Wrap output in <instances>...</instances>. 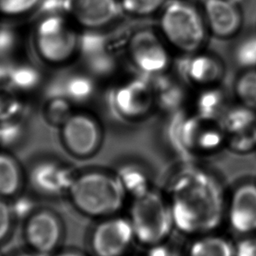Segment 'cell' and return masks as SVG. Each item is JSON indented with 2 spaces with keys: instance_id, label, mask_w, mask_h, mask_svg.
I'll return each instance as SVG.
<instances>
[{
  "instance_id": "2",
  "label": "cell",
  "mask_w": 256,
  "mask_h": 256,
  "mask_svg": "<svg viewBox=\"0 0 256 256\" xmlns=\"http://www.w3.org/2000/svg\"><path fill=\"white\" fill-rule=\"evenodd\" d=\"M68 192L76 207L92 217L117 212L126 196V188L120 178L98 172L74 179Z\"/></svg>"
},
{
  "instance_id": "11",
  "label": "cell",
  "mask_w": 256,
  "mask_h": 256,
  "mask_svg": "<svg viewBox=\"0 0 256 256\" xmlns=\"http://www.w3.org/2000/svg\"><path fill=\"white\" fill-rule=\"evenodd\" d=\"M60 226L53 214L40 212L29 220L26 238L32 248L40 254H46L56 248L60 238Z\"/></svg>"
},
{
  "instance_id": "7",
  "label": "cell",
  "mask_w": 256,
  "mask_h": 256,
  "mask_svg": "<svg viewBox=\"0 0 256 256\" xmlns=\"http://www.w3.org/2000/svg\"><path fill=\"white\" fill-rule=\"evenodd\" d=\"M117 0H66L72 20L87 28H98L114 22L120 11Z\"/></svg>"
},
{
  "instance_id": "1",
  "label": "cell",
  "mask_w": 256,
  "mask_h": 256,
  "mask_svg": "<svg viewBox=\"0 0 256 256\" xmlns=\"http://www.w3.org/2000/svg\"><path fill=\"white\" fill-rule=\"evenodd\" d=\"M171 212L174 224L187 234L212 231L220 224L223 194L218 182L203 171L180 174L172 186Z\"/></svg>"
},
{
  "instance_id": "5",
  "label": "cell",
  "mask_w": 256,
  "mask_h": 256,
  "mask_svg": "<svg viewBox=\"0 0 256 256\" xmlns=\"http://www.w3.org/2000/svg\"><path fill=\"white\" fill-rule=\"evenodd\" d=\"M40 54L52 64H62L72 58L78 46V36L72 24L62 17H50L40 23L36 32Z\"/></svg>"
},
{
  "instance_id": "8",
  "label": "cell",
  "mask_w": 256,
  "mask_h": 256,
  "mask_svg": "<svg viewBox=\"0 0 256 256\" xmlns=\"http://www.w3.org/2000/svg\"><path fill=\"white\" fill-rule=\"evenodd\" d=\"M130 54L136 68L148 75L167 68L168 56L162 44L152 32H138L130 43Z\"/></svg>"
},
{
  "instance_id": "3",
  "label": "cell",
  "mask_w": 256,
  "mask_h": 256,
  "mask_svg": "<svg viewBox=\"0 0 256 256\" xmlns=\"http://www.w3.org/2000/svg\"><path fill=\"white\" fill-rule=\"evenodd\" d=\"M129 220L136 237L144 245L159 244L174 226L170 206L154 190H144L134 200Z\"/></svg>"
},
{
  "instance_id": "19",
  "label": "cell",
  "mask_w": 256,
  "mask_h": 256,
  "mask_svg": "<svg viewBox=\"0 0 256 256\" xmlns=\"http://www.w3.org/2000/svg\"><path fill=\"white\" fill-rule=\"evenodd\" d=\"M236 94L243 106L256 110V70H250L238 78Z\"/></svg>"
},
{
  "instance_id": "10",
  "label": "cell",
  "mask_w": 256,
  "mask_h": 256,
  "mask_svg": "<svg viewBox=\"0 0 256 256\" xmlns=\"http://www.w3.org/2000/svg\"><path fill=\"white\" fill-rule=\"evenodd\" d=\"M232 228L238 234L256 232V185L246 184L236 188L228 214Z\"/></svg>"
},
{
  "instance_id": "16",
  "label": "cell",
  "mask_w": 256,
  "mask_h": 256,
  "mask_svg": "<svg viewBox=\"0 0 256 256\" xmlns=\"http://www.w3.org/2000/svg\"><path fill=\"white\" fill-rule=\"evenodd\" d=\"M188 256H235V246L220 236H204L192 243Z\"/></svg>"
},
{
  "instance_id": "6",
  "label": "cell",
  "mask_w": 256,
  "mask_h": 256,
  "mask_svg": "<svg viewBox=\"0 0 256 256\" xmlns=\"http://www.w3.org/2000/svg\"><path fill=\"white\" fill-rule=\"evenodd\" d=\"M134 238L129 218H112L96 226L93 232L92 244L98 256H121Z\"/></svg>"
},
{
  "instance_id": "23",
  "label": "cell",
  "mask_w": 256,
  "mask_h": 256,
  "mask_svg": "<svg viewBox=\"0 0 256 256\" xmlns=\"http://www.w3.org/2000/svg\"><path fill=\"white\" fill-rule=\"evenodd\" d=\"M39 0H0V12L6 15H20L28 12Z\"/></svg>"
},
{
  "instance_id": "27",
  "label": "cell",
  "mask_w": 256,
  "mask_h": 256,
  "mask_svg": "<svg viewBox=\"0 0 256 256\" xmlns=\"http://www.w3.org/2000/svg\"><path fill=\"white\" fill-rule=\"evenodd\" d=\"M57 256H82L76 252H64Z\"/></svg>"
},
{
  "instance_id": "21",
  "label": "cell",
  "mask_w": 256,
  "mask_h": 256,
  "mask_svg": "<svg viewBox=\"0 0 256 256\" xmlns=\"http://www.w3.org/2000/svg\"><path fill=\"white\" fill-rule=\"evenodd\" d=\"M236 60L240 66L248 70L256 67V36H250L240 43L236 52Z\"/></svg>"
},
{
  "instance_id": "12",
  "label": "cell",
  "mask_w": 256,
  "mask_h": 256,
  "mask_svg": "<svg viewBox=\"0 0 256 256\" xmlns=\"http://www.w3.org/2000/svg\"><path fill=\"white\" fill-rule=\"evenodd\" d=\"M204 10L206 25L215 36L230 37L240 28V14L229 0H206Z\"/></svg>"
},
{
  "instance_id": "28",
  "label": "cell",
  "mask_w": 256,
  "mask_h": 256,
  "mask_svg": "<svg viewBox=\"0 0 256 256\" xmlns=\"http://www.w3.org/2000/svg\"><path fill=\"white\" fill-rule=\"evenodd\" d=\"M43 256L42 254H22V256Z\"/></svg>"
},
{
  "instance_id": "25",
  "label": "cell",
  "mask_w": 256,
  "mask_h": 256,
  "mask_svg": "<svg viewBox=\"0 0 256 256\" xmlns=\"http://www.w3.org/2000/svg\"><path fill=\"white\" fill-rule=\"evenodd\" d=\"M235 256H256V237L243 238L235 246Z\"/></svg>"
},
{
  "instance_id": "18",
  "label": "cell",
  "mask_w": 256,
  "mask_h": 256,
  "mask_svg": "<svg viewBox=\"0 0 256 256\" xmlns=\"http://www.w3.org/2000/svg\"><path fill=\"white\" fill-rule=\"evenodd\" d=\"M254 110L248 107L238 106L229 110L224 117V126L230 132L240 134L252 126L254 121Z\"/></svg>"
},
{
  "instance_id": "17",
  "label": "cell",
  "mask_w": 256,
  "mask_h": 256,
  "mask_svg": "<svg viewBox=\"0 0 256 256\" xmlns=\"http://www.w3.org/2000/svg\"><path fill=\"white\" fill-rule=\"evenodd\" d=\"M20 173L15 160L0 154V196H9L18 192Z\"/></svg>"
},
{
  "instance_id": "24",
  "label": "cell",
  "mask_w": 256,
  "mask_h": 256,
  "mask_svg": "<svg viewBox=\"0 0 256 256\" xmlns=\"http://www.w3.org/2000/svg\"><path fill=\"white\" fill-rule=\"evenodd\" d=\"M12 215L11 208L0 198V242H2L11 230Z\"/></svg>"
},
{
  "instance_id": "9",
  "label": "cell",
  "mask_w": 256,
  "mask_h": 256,
  "mask_svg": "<svg viewBox=\"0 0 256 256\" xmlns=\"http://www.w3.org/2000/svg\"><path fill=\"white\" fill-rule=\"evenodd\" d=\"M62 136L68 150L80 156L92 154L100 140V129L96 122L82 114L74 115L66 120Z\"/></svg>"
},
{
  "instance_id": "15",
  "label": "cell",
  "mask_w": 256,
  "mask_h": 256,
  "mask_svg": "<svg viewBox=\"0 0 256 256\" xmlns=\"http://www.w3.org/2000/svg\"><path fill=\"white\" fill-rule=\"evenodd\" d=\"M182 70L186 78L194 84H212L220 78V64L206 54L193 56L184 60Z\"/></svg>"
},
{
  "instance_id": "26",
  "label": "cell",
  "mask_w": 256,
  "mask_h": 256,
  "mask_svg": "<svg viewBox=\"0 0 256 256\" xmlns=\"http://www.w3.org/2000/svg\"><path fill=\"white\" fill-rule=\"evenodd\" d=\"M162 101L165 106L174 107L180 104L182 100L181 92L176 88L164 90L162 94Z\"/></svg>"
},
{
  "instance_id": "13",
  "label": "cell",
  "mask_w": 256,
  "mask_h": 256,
  "mask_svg": "<svg viewBox=\"0 0 256 256\" xmlns=\"http://www.w3.org/2000/svg\"><path fill=\"white\" fill-rule=\"evenodd\" d=\"M74 179L66 168L52 162L37 165L31 173L32 186L46 195H58L72 187Z\"/></svg>"
},
{
  "instance_id": "22",
  "label": "cell",
  "mask_w": 256,
  "mask_h": 256,
  "mask_svg": "<svg viewBox=\"0 0 256 256\" xmlns=\"http://www.w3.org/2000/svg\"><path fill=\"white\" fill-rule=\"evenodd\" d=\"M222 104V95L218 90H207L204 92L198 102L200 115L209 118L214 117Z\"/></svg>"
},
{
  "instance_id": "20",
  "label": "cell",
  "mask_w": 256,
  "mask_h": 256,
  "mask_svg": "<svg viewBox=\"0 0 256 256\" xmlns=\"http://www.w3.org/2000/svg\"><path fill=\"white\" fill-rule=\"evenodd\" d=\"M165 0H120L121 8L131 14L146 16L158 11Z\"/></svg>"
},
{
  "instance_id": "14",
  "label": "cell",
  "mask_w": 256,
  "mask_h": 256,
  "mask_svg": "<svg viewBox=\"0 0 256 256\" xmlns=\"http://www.w3.org/2000/svg\"><path fill=\"white\" fill-rule=\"evenodd\" d=\"M115 103L120 114L129 118L138 117L150 107L148 89L146 84L136 81L118 90Z\"/></svg>"
},
{
  "instance_id": "4",
  "label": "cell",
  "mask_w": 256,
  "mask_h": 256,
  "mask_svg": "<svg viewBox=\"0 0 256 256\" xmlns=\"http://www.w3.org/2000/svg\"><path fill=\"white\" fill-rule=\"evenodd\" d=\"M160 31L176 50L196 52L206 38V22L195 6L184 1H172L160 15Z\"/></svg>"
}]
</instances>
